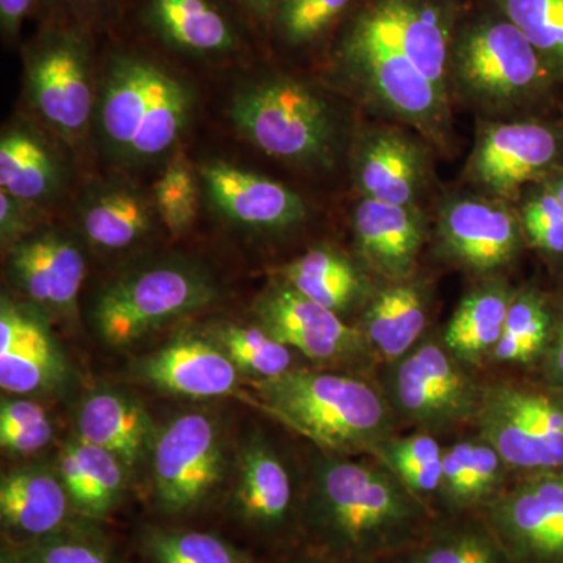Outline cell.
I'll list each match as a JSON object with an SVG mask.
<instances>
[{
  "label": "cell",
  "mask_w": 563,
  "mask_h": 563,
  "mask_svg": "<svg viewBox=\"0 0 563 563\" xmlns=\"http://www.w3.org/2000/svg\"><path fill=\"white\" fill-rule=\"evenodd\" d=\"M372 459L314 455L299 517L322 558L380 563L417 542L435 520L390 470Z\"/></svg>",
  "instance_id": "6da1fadb"
},
{
  "label": "cell",
  "mask_w": 563,
  "mask_h": 563,
  "mask_svg": "<svg viewBox=\"0 0 563 563\" xmlns=\"http://www.w3.org/2000/svg\"><path fill=\"white\" fill-rule=\"evenodd\" d=\"M98 70L92 128L120 168L169 157L190 128L196 95L168 58L121 35L109 38Z\"/></svg>",
  "instance_id": "7a4b0ae2"
},
{
  "label": "cell",
  "mask_w": 563,
  "mask_h": 563,
  "mask_svg": "<svg viewBox=\"0 0 563 563\" xmlns=\"http://www.w3.org/2000/svg\"><path fill=\"white\" fill-rule=\"evenodd\" d=\"M266 413L317 444L322 453L374 457L398 433V420L377 380L339 369L292 368L254 380Z\"/></svg>",
  "instance_id": "3957f363"
},
{
  "label": "cell",
  "mask_w": 563,
  "mask_h": 563,
  "mask_svg": "<svg viewBox=\"0 0 563 563\" xmlns=\"http://www.w3.org/2000/svg\"><path fill=\"white\" fill-rule=\"evenodd\" d=\"M561 85L501 11L485 0L466 7L451 49V96L493 120L543 113Z\"/></svg>",
  "instance_id": "277c9868"
},
{
  "label": "cell",
  "mask_w": 563,
  "mask_h": 563,
  "mask_svg": "<svg viewBox=\"0 0 563 563\" xmlns=\"http://www.w3.org/2000/svg\"><path fill=\"white\" fill-rule=\"evenodd\" d=\"M228 113L247 143L276 161L312 172L332 168L339 158L342 121L309 81L258 74L233 92Z\"/></svg>",
  "instance_id": "5b68a950"
},
{
  "label": "cell",
  "mask_w": 563,
  "mask_h": 563,
  "mask_svg": "<svg viewBox=\"0 0 563 563\" xmlns=\"http://www.w3.org/2000/svg\"><path fill=\"white\" fill-rule=\"evenodd\" d=\"M218 298L220 285L201 263L187 257L157 258L103 285L92 299V328L109 346H131Z\"/></svg>",
  "instance_id": "8992f818"
},
{
  "label": "cell",
  "mask_w": 563,
  "mask_h": 563,
  "mask_svg": "<svg viewBox=\"0 0 563 563\" xmlns=\"http://www.w3.org/2000/svg\"><path fill=\"white\" fill-rule=\"evenodd\" d=\"M329 65L396 120L413 125L432 143H446L450 99L361 10L352 11L333 40Z\"/></svg>",
  "instance_id": "52a82bcc"
},
{
  "label": "cell",
  "mask_w": 563,
  "mask_h": 563,
  "mask_svg": "<svg viewBox=\"0 0 563 563\" xmlns=\"http://www.w3.org/2000/svg\"><path fill=\"white\" fill-rule=\"evenodd\" d=\"M96 40L77 25L46 21L22 47L25 91L33 113L68 144L84 140L95 121Z\"/></svg>",
  "instance_id": "ba28073f"
},
{
  "label": "cell",
  "mask_w": 563,
  "mask_h": 563,
  "mask_svg": "<svg viewBox=\"0 0 563 563\" xmlns=\"http://www.w3.org/2000/svg\"><path fill=\"white\" fill-rule=\"evenodd\" d=\"M398 424L433 435L474 428L484 380L477 369L444 346L439 331H429L398 361L380 365L377 377Z\"/></svg>",
  "instance_id": "9c48e42d"
},
{
  "label": "cell",
  "mask_w": 563,
  "mask_h": 563,
  "mask_svg": "<svg viewBox=\"0 0 563 563\" xmlns=\"http://www.w3.org/2000/svg\"><path fill=\"white\" fill-rule=\"evenodd\" d=\"M474 432L501 454L515 477L563 473V390L533 376L484 380Z\"/></svg>",
  "instance_id": "30bf717a"
},
{
  "label": "cell",
  "mask_w": 563,
  "mask_h": 563,
  "mask_svg": "<svg viewBox=\"0 0 563 563\" xmlns=\"http://www.w3.org/2000/svg\"><path fill=\"white\" fill-rule=\"evenodd\" d=\"M132 25L133 41L168 60L207 65L243 60L258 40L231 0H128L122 29Z\"/></svg>",
  "instance_id": "8fae6325"
},
{
  "label": "cell",
  "mask_w": 563,
  "mask_h": 563,
  "mask_svg": "<svg viewBox=\"0 0 563 563\" xmlns=\"http://www.w3.org/2000/svg\"><path fill=\"white\" fill-rule=\"evenodd\" d=\"M561 168L563 117L485 118L477 125L465 179L481 195L517 203L526 188L542 184Z\"/></svg>",
  "instance_id": "7c38bea8"
},
{
  "label": "cell",
  "mask_w": 563,
  "mask_h": 563,
  "mask_svg": "<svg viewBox=\"0 0 563 563\" xmlns=\"http://www.w3.org/2000/svg\"><path fill=\"white\" fill-rule=\"evenodd\" d=\"M257 325L322 369L365 374L380 365L357 324L274 280L254 303Z\"/></svg>",
  "instance_id": "4fadbf2b"
},
{
  "label": "cell",
  "mask_w": 563,
  "mask_h": 563,
  "mask_svg": "<svg viewBox=\"0 0 563 563\" xmlns=\"http://www.w3.org/2000/svg\"><path fill=\"white\" fill-rule=\"evenodd\" d=\"M435 250L474 276L504 274L528 250L517 206L481 192L448 196L437 211Z\"/></svg>",
  "instance_id": "5bb4252c"
},
{
  "label": "cell",
  "mask_w": 563,
  "mask_h": 563,
  "mask_svg": "<svg viewBox=\"0 0 563 563\" xmlns=\"http://www.w3.org/2000/svg\"><path fill=\"white\" fill-rule=\"evenodd\" d=\"M152 483L158 506L188 512L210 498L225 472V443L210 415L188 412L155 432L151 446Z\"/></svg>",
  "instance_id": "9a60e30c"
},
{
  "label": "cell",
  "mask_w": 563,
  "mask_h": 563,
  "mask_svg": "<svg viewBox=\"0 0 563 563\" xmlns=\"http://www.w3.org/2000/svg\"><path fill=\"white\" fill-rule=\"evenodd\" d=\"M479 514L514 563H563V473L515 477Z\"/></svg>",
  "instance_id": "2e32d148"
},
{
  "label": "cell",
  "mask_w": 563,
  "mask_h": 563,
  "mask_svg": "<svg viewBox=\"0 0 563 563\" xmlns=\"http://www.w3.org/2000/svg\"><path fill=\"white\" fill-rule=\"evenodd\" d=\"M203 199L243 231L284 233L306 221V202L287 185L232 163L211 161L199 168Z\"/></svg>",
  "instance_id": "e0dca14e"
},
{
  "label": "cell",
  "mask_w": 563,
  "mask_h": 563,
  "mask_svg": "<svg viewBox=\"0 0 563 563\" xmlns=\"http://www.w3.org/2000/svg\"><path fill=\"white\" fill-rule=\"evenodd\" d=\"M7 269L10 280L44 312L70 317L85 276L87 258L68 232L40 229L11 244Z\"/></svg>",
  "instance_id": "ac0fdd59"
},
{
  "label": "cell",
  "mask_w": 563,
  "mask_h": 563,
  "mask_svg": "<svg viewBox=\"0 0 563 563\" xmlns=\"http://www.w3.org/2000/svg\"><path fill=\"white\" fill-rule=\"evenodd\" d=\"M354 187L363 199L418 206L428 185L431 166L424 146L391 125H379L362 133L352 150Z\"/></svg>",
  "instance_id": "d6986e66"
},
{
  "label": "cell",
  "mask_w": 563,
  "mask_h": 563,
  "mask_svg": "<svg viewBox=\"0 0 563 563\" xmlns=\"http://www.w3.org/2000/svg\"><path fill=\"white\" fill-rule=\"evenodd\" d=\"M141 379L158 390L190 398L240 399L266 412L261 398L240 391V374L231 358L211 339L179 335L136 365Z\"/></svg>",
  "instance_id": "ffe728a7"
},
{
  "label": "cell",
  "mask_w": 563,
  "mask_h": 563,
  "mask_svg": "<svg viewBox=\"0 0 563 563\" xmlns=\"http://www.w3.org/2000/svg\"><path fill=\"white\" fill-rule=\"evenodd\" d=\"M358 261L379 280H399L418 273L428 222L418 206H395L363 199L352 213Z\"/></svg>",
  "instance_id": "44dd1931"
},
{
  "label": "cell",
  "mask_w": 563,
  "mask_h": 563,
  "mask_svg": "<svg viewBox=\"0 0 563 563\" xmlns=\"http://www.w3.org/2000/svg\"><path fill=\"white\" fill-rule=\"evenodd\" d=\"M74 214L85 242L106 254L140 246L162 224L152 196L117 177L88 184L77 199Z\"/></svg>",
  "instance_id": "7402d4cb"
},
{
  "label": "cell",
  "mask_w": 563,
  "mask_h": 563,
  "mask_svg": "<svg viewBox=\"0 0 563 563\" xmlns=\"http://www.w3.org/2000/svg\"><path fill=\"white\" fill-rule=\"evenodd\" d=\"M432 287L420 273L379 280L357 325L380 365L398 361L431 331Z\"/></svg>",
  "instance_id": "603a6c76"
},
{
  "label": "cell",
  "mask_w": 563,
  "mask_h": 563,
  "mask_svg": "<svg viewBox=\"0 0 563 563\" xmlns=\"http://www.w3.org/2000/svg\"><path fill=\"white\" fill-rule=\"evenodd\" d=\"M233 507L244 523L263 532L284 529L298 507L287 462L261 433L251 435L240 450Z\"/></svg>",
  "instance_id": "cb8c5ba5"
},
{
  "label": "cell",
  "mask_w": 563,
  "mask_h": 563,
  "mask_svg": "<svg viewBox=\"0 0 563 563\" xmlns=\"http://www.w3.org/2000/svg\"><path fill=\"white\" fill-rule=\"evenodd\" d=\"M515 479L501 454L477 432L444 444L439 517L479 514Z\"/></svg>",
  "instance_id": "d4e9b609"
},
{
  "label": "cell",
  "mask_w": 563,
  "mask_h": 563,
  "mask_svg": "<svg viewBox=\"0 0 563 563\" xmlns=\"http://www.w3.org/2000/svg\"><path fill=\"white\" fill-rule=\"evenodd\" d=\"M517 287L504 274L479 277L463 295L440 335L459 361L470 368L488 366L501 340Z\"/></svg>",
  "instance_id": "484cf974"
},
{
  "label": "cell",
  "mask_w": 563,
  "mask_h": 563,
  "mask_svg": "<svg viewBox=\"0 0 563 563\" xmlns=\"http://www.w3.org/2000/svg\"><path fill=\"white\" fill-rule=\"evenodd\" d=\"M68 492L58 472L44 465L21 466L3 474L0 483V518L11 536L25 543L60 532L68 518Z\"/></svg>",
  "instance_id": "4316f807"
},
{
  "label": "cell",
  "mask_w": 563,
  "mask_h": 563,
  "mask_svg": "<svg viewBox=\"0 0 563 563\" xmlns=\"http://www.w3.org/2000/svg\"><path fill=\"white\" fill-rule=\"evenodd\" d=\"M77 439L117 455L132 472L154 442L150 413L129 393L103 387L92 390L77 412Z\"/></svg>",
  "instance_id": "83f0119b"
},
{
  "label": "cell",
  "mask_w": 563,
  "mask_h": 563,
  "mask_svg": "<svg viewBox=\"0 0 563 563\" xmlns=\"http://www.w3.org/2000/svg\"><path fill=\"white\" fill-rule=\"evenodd\" d=\"M279 277L344 320L362 312L377 285L361 261L324 244L310 247L288 263Z\"/></svg>",
  "instance_id": "f1b7e54d"
},
{
  "label": "cell",
  "mask_w": 563,
  "mask_h": 563,
  "mask_svg": "<svg viewBox=\"0 0 563 563\" xmlns=\"http://www.w3.org/2000/svg\"><path fill=\"white\" fill-rule=\"evenodd\" d=\"M553 328V290H544L536 282L520 285L488 366L520 376H536L550 346Z\"/></svg>",
  "instance_id": "f546056e"
},
{
  "label": "cell",
  "mask_w": 563,
  "mask_h": 563,
  "mask_svg": "<svg viewBox=\"0 0 563 563\" xmlns=\"http://www.w3.org/2000/svg\"><path fill=\"white\" fill-rule=\"evenodd\" d=\"M66 169L57 151L27 125H13L0 139V187L3 191L43 207L65 188Z\"/></svg>",
  "instance_id": "4dcf8cb0"
},
{
  "label": "cell",
  "mask_w": 563,
  "mask_h": 563,
  "mask_svg": "<svg viewBox=\"0 0 563 563\" xmlns=\"http://www.w3.org/2000/svg\"><path fill=\"white\" fill-rule=\"evenodd\" d=\"M380 563H514L481 514L437 517L401 553Z\"/></svg>",
  "instance_id": "1f68e13d"
},
{
  "label": "cell",
  "mask_w": 563,
  "mask_h": 563,
  "mask_svg": "<svg viewBox=\"0 0 563 563\" xmlns=\"http://www.w3.org/2000/svg\"><path fill=\"white\" fill-rule=\"evenodd\" d=\"M57 472L73 507L101 518L120 503L129 470L117 455L76 439L63 446Z\"/></svg>",
  "instance_id": "d6a6232c"
},
{
  "label": "cell",
  "mask_w": 563,
  "mask_h": 563,
  "mask_svg": "<svg viewBox=\"0 0 563 563\" xmlns=\"http://www.w3.org/2000/svg\"><path fill=\"white\" fill-rule=\"evenodd\" d=\"M358 3L361 0H279L263 40L292 54L322 49L325 44L331 49Z\"/></svg>",
  "instance_id": "836d02e7"
},
{
  "label": "cell",
  "mask_w": 563,
  "mask_h": 563,
  "mask_svg": "<svg viewBox=\"0 0 563 563\" xmlns=\"http://www.w3.org/2000/svg\"><path fill=\"white\" fill-rule=\"evenodd\" d=\"M439 439L431 432L418 429L406 435L395 433L374 454V459L390 470L396 479L437 517L444 454V446Z\"/></svg>",
  "instance_id": "e575fe53"
},
{
  "label": "cell",
  "mask_w": 563,
  "mask_h": 563,
  "mask_svg": "<svg viewBox=\"0 0 563 563\" xmlns=\"http://www.w3.org/2000/svg\"><path fill=\"white\" fill-rule=\"evenodd\" d=\"M210 339L231 358L240 374L251 379H274L295 368L290 347L274 340L261 325L221 322L211 329Z\"/></svg>",
  "instance_id": "d590c367"
},
{
  "label": "cell",
  "mask_w": 563,
  "mask_h": 563,
  "mask_svg": "<svg viewBox=\"0 0 563 563\" xmlns=\"http://www.w3.org/2000/svg\"><path fill=\"white\" fill-rule=\"evenodd\" d=\"M526 246L542 258L555 282L563 280V207L544 181L531 185L515 203Z\"/></svg>",
  "instance_id": "8d00e7d4"
},
{
  "label": "cell",
  "mask_w": 563,
  "mask_h": 563,
  "mask_svg": "<svg viewBox=\"0 0 563 563\" xmlns=\"http://www.w3.org/2000/svg\"><path fill=\"white\" fill-rule=\"evenodd\" d=\"M65 374V361L49 331L18 350L0 354V387L11 395L51 390Z\"/></svg>",
  "instance_id": "74e56055"
},
{
  "label": "cell",
  "mask_w": 563,
  "mask_h": 563,
  "mask_svg": "<svg viewBox=\"0 0 563 563\" xmlns=\"http://www.w3.org/2000/svg\"><path fill=\"white\" fill-rule=\"evenodd\" d=\"M501 11L563 84V0H485Z\"/></svg>",
  "instance_id": "f35d334b"
},
{
  "label": "cell",
  "mask_w": 563,
  "mask_h": 563,
  "mask_svg": "<svg viewBox=\"0 0 563 563\" xmlns=\"http://www.w3.org/2000/svg\"><path fill=\"white\" fill-rule=\"evenodd\" d=\"M202 185L190 163L181 154L174 155L152 188V201L161 222L173 235L190 231L198 218Z\"/></svg>",
  "instance_id": "ab89813d"
},
{
  "label": "cell",
  "mask_w": 563,
  "mask_h": 563,
  "mask_svg": "<svg viewBox=\"0 0 563 563\" xmlns=\"http://www.w3.org/2000/svg\"><path fill=\"white\" fill-rule=\"evenodd\" d=\"M54 439L49 413L31 399H2L0 404V444L9 454L24 457L40 453Z\"/></svg>",
  "instance_id": "60d3db41"
},
{
  "label": "cell",
  "mask_w": 563,
  "mask_h": 563,
  "mask_svg": "<svg viewBox=\"0 0 563 563\" xmlns=\"http://www.w3.org/2000/svg\"><path fill=\"white\" fill-rule=\"evenodd\" d=\"M146 550L154 563H239L228 543L206 532H152Z\"/></svg>",
  "instance_id": "b9f144b4"
},
{
  "label": "cell",
  "mask_w": 563,
  "mask_h": 563,
  "mask_svg": "<svg viewBox=\"0 0 563 563\" xmlns=\"http://www.w3.org/2000/svg\"><path fill=\"white\" fill-rule=\"evenodd\" d=\"M128 0H41V22L77 25L98 36L120 35Z\"/></svg>",
  "instance_id": "7bdbcfd3"
},
{
  "label": "cell",
  "mask_w": 563,
  "mask_h": 563,
  "mask_svg": "<svg viewBox=\"0 0 563 563\" xmlns=\"http://www.w3.org/2000/svg\"><path fill=\"white\" fill-rule=\"evenodd\" d=\"M18 563H111L106 544L77 533H54L14 551Z\"/></svg>",
  "instance_id": "ee69618b"
},
{
  "label": "cell",
  "mask_w": 563,
  "mask_h": 563,
  "mask_svg": "<svg viewBox=\"0 0 563 563\" xmlns=\"http://www.w3.org/2000/svg\"><path fill=\"white\" fill-rule=\"evenodd\" d=\"M554 328L550 346L544 354L537 379L563 390V280L555 282L553 288Z\"/></svg>",
  "instance_id": "f6af8a7d"
},
{
  "label": "cell",
  "mask_w": 563,
  "mask_h": 563,
  "mask_svg": "<svg viewBox=\"0 0 563 563\" xmlns=\"http://www.w3.org/2000/svg\"><path fill=\"white\" fill-rule=\"evenodd\" d=\"M36 206L21 201L9 192L0 190V236L2 243L20 242L22 236L35 231L33 229V213Z\"/></svg>",
  "instance_id": "bcb514c9"
},
{
  "label": "cell",
  "mask_w": 563,
  "mask_h": 563,
  "mask_svg": "<svg viewBox=\"0 0 563 563\" xmlns=\"http://www.w3.org/2000/svg\"><path fill=\"white\" fill-rule=\"evenodd\" d=\"M41 0H0V31L7 44L20 40L22 25L32 16H38Z\"/></svg>",
  "instance_id": "7dc6e473"
},
{
  "label": "cell",
  "mask_w": 563,
  "mask_h": 563,
  "mask_svg": "<svg viewBox=\"0 0 563 563\" xmlns=\"http://www.w3.org/2000/svg\"><path fill=\"white\" fill-rule=\"evenodd\" d=\"M231 2L250 22L251 27L257 33L258 40L265 38L266 27H268L279 0H231Z\"/></svg>",
  "instance_id": "c3c4849f"
},
{
  "label": "cell",
  "mask_w": 563,
  "mask_h": 563,
  "mask_svg": "<svg viewBox=\"0 0 563 563\" xmlns=\"http://www.w3.org/2000/svg\"><path fill=\"white\" fill-rule=\"evenodd\" d=\"M544 184L550 187V190L554 192L555 198L559 199L563 207V168L555 172L553 176L548 177Z\"/></svg>",
  "instance_id": "681fc988"
},
{
  "label": "cell",
  "mask_w": 563,
  "mask_h": 563,
  "mask_svg": "<svg viewBox=\"0 0 563 563\" xmlns=\"http://www.w3.org/2000/svg\"><path fill=\"white\" fill-rule=\"evenodd\" d=\"M291 563H351V562H340L333 561V559L328 558H307V559H298V561Z\"/></svg>",
  "instance_id": "f907efd6"
},
{
  "label": "cell",
  "mask_w": 563,
  "mask_h": 563,
  "mask_svg": "<svg viewBox=\"0 0 563 563\" xmlns=\"http://www.w3.org/2000/svg\"><path fill=\"white\" fill-rule=\"evenodd\" d=\"M0 563H18V559L16 555H14V551L2 550V555H0Z\"/></svg>",
  "instance_id": "816d5d0a"
}]
</instances>
